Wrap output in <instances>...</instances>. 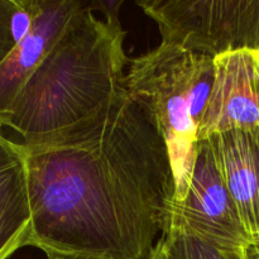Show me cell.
<instances>
[{"label":"cell","instance_id":"6da1fadb","mask_svg":"<svg viewBox=\"0 0 259 259\" xmlns=\"http://www.w3.org/2000/svg\"><path fill=\"white\" fill-rule=\"evenodd\" d=\"M24 149L30 247L47 257L149 259L174 174L163 138L126 90L93 120Z\"/></svg>","mask_w":259,"mask_h":259},{"label":"cell","instance_id":"7a4b0ae2","mask_svg":"<svg viewBox=\"0 0 259 259\" xmlns=\"http://www.w3.org/2000/svg\"><path fill=\"white\" fill-rule=\"evenodd\" d=\"M121 4L83 2L25 83L3 125L17 132L23 146H40L83 125L125 91L124 70L131 61Z\"/></svg>","mask_w":259,"mask_h":259},{"label":"cell","instance_id":"3957f363","mask_svg":"<svg viewBox=\"0 0 259 259\" xmlns=\"http://www.w3.org/2000/svg\"><path fill=\"white\" fill-rule=\"evenodd\" d=\"M214 76L212 57L162 42L129 62L124 88L166 143L175 181L174 202L182 201L189 190L197 133Z\"/></svg>","mask_w":259,"mask_h":259},{"label":"cell","instance_id":"277c9868","mask_svg":"<svg viewBox=\"0 0 259 259\" xmlns=\"http://www.w3.org/2000/svg\"><path fill=\"white\" fill-rule=\"evenodd\" d=\"M162 43L218 57L259 51V0H142Z\"/></svg>","mask_w":259,"mask_h":259},{"label":"cell","instance_id":"5b68a950","mask_svg":"<svg viewBox=\"0 0 259 259\" xmlns=\"http://www.w3.org/2000/svg\"><path fill=\"white\" fill-rule=\"evenodd\" d=\"M196 161L185 199L172 201L162 234L179 233L225 248L253 242L228 190L209 141H199Z\"/></svg>","mask_w":259,"mask_h":259},{"label":"cell","instance_id":"8992f818","mask_svg":"<svg viewBox=\"0 0 259 259\" xmlns=\"http://www.w3.org/2000/svg\"><path fill=\"white\" fill-rule=\"evenodd\" d=\"M215 76L197 142L234 129L259 126V51L214 58Z\"/></svg>","mask_w":259,"mask_h":259},{"label":"cell","instance_id":"52a82bcc","mask_svg":"<svg viewBox=\"0 0 259 259\" xmlns=\"http://www.w3.org/2000/svg\"><path fill=\"white\" fill-rule=\"evenodd\" d=\"M82 7L80 0H37L32 29L0 63V128L25 83Z\"/></svg>","mask_w":259,"mask_h":259},{"label":"cell","instance_id":"ba28073f","mask_svg":"<svg viewBox=\"0 0 259 259\" xmlns=\"http://www.w3.org/2000/svg\"><path fill=\"white\" fill-rule=\"evenodd\" d=\"M207 141L245 230L259 239V126L214 134Z\"/></svg>","mask_w":259,"mask_h":259},{"label":"cell","instance_id":"9c48e42d","mask_svg":"<svg viewBox=\"0 0 259 259\" xmlns=\"http://www.w3.org/2000/svg\"><path fill=\"white\" fill-rule=\"evenodd\" d=\"M32 209L25 149L0 128V259L30 247Z\"/></svg>","mask_w":259,"mask_h":259},{"label":"cell","instance_id":"30bf717a","mask_svg":"<svg viewBox=\"0 0 259 259\" xmlns=\"http://www.w3.org/2000/svg\"><path fill=\"white\" fill-rule=\"evenodd\" d=\"M162 239L176 259H245V248L220 247L179 233L162 234Z\"/></svg>","mask_w":259,"mask_h":259},{"label":"cell","instance_id":"8fae6325","mask_svg":"<svg viewBox=\"0 0 259 259\" xmlns=\"http://www.w3.org/2000/svg\"><path fill=\"white\" fill-rule=\"evenodd\" d=\"M17 0H0V63L17 45L12 33V17Z\"/></svg>","mask_w":259,"mask_h":259},{"label":"cell","instance_id":"7c38bea8","mask_svg":"<svg viewBox=\"0 0 259 259\" xmlns=\"http://www.w3.org/2000/svg\"><path fill=\"white\" fill-rule=\"evenodd\" d=\"M149 259H176V258H175L174 254L169 252V249L167 248L164 240L161 238V240H159V242L156 244V247H154L153 252H152Z\"/></svg>","mask_w":259,"mask_h":259},{"label":"cell","instance_id":"4fadbf2b","mask_svg":"<svg viewBox=\"0 0 259 259\" xmlns=\"http://www.w3.org/2000/svg\"><path fill=\"white\" fill-rule=\"evenodd\" d=\"M245 259H259V239L253 240L244 249Z\"/></svg>","mask_w":259,"mask_h":259},{"label":"cell","instance_id":"5bb4252c","mask_svg":"<svg viewBox=\"0 0 259 259\" xmlns=\"http://www.w3.org/2000/svg\"><path fill=\"white\" fill-rule=\"evenodd\" d=\"M47 259H88L81 257H68V255H48Z\"/></svg>","mask_w":259,"mask_h":259}]
</instances>
